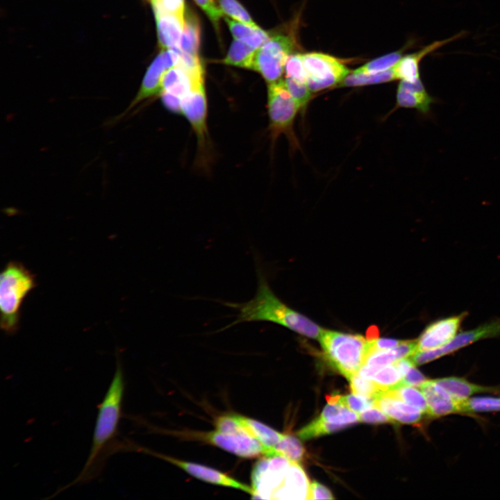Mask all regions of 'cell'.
<instances>
[{
  "label": "cell",
  "mask_w": 500,
  "mask_h": 500,
  "mask_svg": "<svg viewBox=\"0 0 500 500\" xmlns=\"http://www.w3.org/2000/svg\"><path fill=\"white\" fill-rule=\"evenodd\" d=\"M255 296L244 303L222 302L236 309L235 319L224 328L243 322H268L288 328L302 335L319 340L323 328L284 303L271 289L262 269L257 267Z\"/></svg>",
  "instance_id": "1"
},
{
  "label": "cell",
  "mask_w": 500,
  "mask_h": 500,
  "mask_svg": "<svg viewBox=\"0 0 500 500\" xmlns=\"http://www.w3.org/2000/svg\"><path fill=\"white\" fill-rule=\"evenodd\" d=\"M124 389L123 367L117 357L115 374L99 406L90 453L73 483L88 481L100 471L101 457L118 433Z\"/></svg>",
  "instance_id": "2"
},
{
  "label": "cell",
  "mask_w": 500,
  "mask_h": 500,
  "mask_svg": "<svg viewBox=\"0 0 500 500\" xmlns=\"http://www.w3.org/2000/svg\"><path fill=\"white\" fill-rule=\"evenodd\" d=\"M36 287L35 275L22 262H9L0 275L1 328L13 335L19 328L24 299Z\"/></svg>",
  "instance_id": "3"
},
{
  "label": "cell",
  "mask_w": 500,
  "mask_h": 500,
  "mask_svg": "<svg viewBox=\"0 0 500 500\" xmlns=\"http://www.w3.org/2000/svg\"><path fill=\"white\" fill-rule=\"evenodd\" d=\"M319 342L329 363L348 380L364 365L372 342L360 335L324 329Z\"/></svg>",
  "instance_id": "4"
},
{
  "label": "cell",
  "mask_w": 500,
  "mask_h": 500,
  "mask_svg": "<svg viewBox=\"0 0 500 500\" xmlns=\"http://www.w3.org/2000/svg\"><path fill=\"white\" fill-rule=\"evenodd\" d=\"M294 45L293 40L288 35L278 34L270 36L256 51L253 70L260 72L269 84L279 81Z\"/></svg>",
  "instance_id": "5"
},
{
  "label": "cell",
  "mask_w": 500,
  "mask_h": 500,
  "mask_svg": "<svg viewBox=\"0 0 500 500\" xmlns=\"http://www.w3.org/2000/svg\"><path fill=\"white\" fill-rule=\"evenodd\" d=\"M303 62L306 83L312 92L339 85L350 73L340 60L323 53H305Z\"/></svg>",
  "instance_id": "6"
},
{
  "label": "cell",
  "mask_w": 500,
  "mask_h": 500,
  "mask_svg": "<svg viewBox=\"0 0 500 500\" xmlns=\"http://www.w3.org/2000/svg\"><path fill=\"white\" fill-rule=\"evenodd\" d=\"M267 108L274 139L280 133L293 135L292 124L300 107L288 90L285 81L280 79L268 85Z\"/></svg>",
  "instance_id": "7"
},
{
  "label": "cell",
  "mask_w": 500,
  "mask_h": 500,
  "mask_svg": "<svg viewBox=\"0 0 500 500\" xmlns=\"http://www.w3.org/2000/svg\"><path fill=\"white\" fill-rule=\"evenodd\" d=\"M497 337H500V318L485 323L474 329L461 332L441 347L426 351H417L410 358L415 365H420L451 354L478 340Z\"/></svg>",
  "instance_id": "8"
},
{
  "label": "cell",
  "mask_w": 500,
  "mask_h": 500,
  "mask_svg": "<svg viewBox=\"0 0 500 500\" xmlns=\"http://www.w3.org/2000/svg\"><path fill=\"white\" fill-rule=\"evenodd\" d=\"M200 438L239 457L252 458L267 453V449L249 431L223 433L217 430L202 433Z\"/></svg>",
  "instance_id": "9"
},
{
  "label": "cell",
  "mask_w": 500,
  "mask_h": 500,
  "mask_svg": "<svg viewBox=\"0 0 500 500\" xmlns=\"http://www.w3.org/2000/svg\"><path fill=\"white\" fill-rule=\"evenodd\" d=\"M140 450L162 458L181 468L190 475L205 482L214 485L235 488L251 494L252 491L251 486L249 487V485L238 481L233 477L217 469L201 464L188 462L170 457L169 456L155 453L144 448H142Z\"/></svg>",
  "instance_id": "10"
},
{
  "label": "cell",
  "mask_w": 500,
  "mask_h": 500,
  "mask_svg": "<svg viewBox=\"0 0 500 500\" xmlns=\"http://www.w3.org/2000/svg\"><path fill=\"white\" fill-rule=\"evenodd\" d=\"M467 315L463 312L428 324L417 340V351L434 349L447 344L456 335Z\"/></svg>",
  "instance_id": "11"
},
{
  "label": "cell",
  "mask_w": 500,
  "mask_h": 500,
  "mask_svg": "<svg viewBox=\"0 0 500 500\" xmlns=\"http://www.w3.org/2000/svg\"><path fill=\"white\" fill-rule=\"evenodd\" d=\"M170 68L165 59L164 51L161 49L160 53L155 58L147 69L136 96L127 108L118 116V118L122 119L126 117L128 113L132 112V110L144 101L160 94L162 76Z\"/></svg>",
  "instance_id": "12"
},
{
  "label": "cell",
  "mask_w": 500,
  "mask_h": 500,
  "mask_svg": "<svg viewBox=\"0 0 500 500\" xmlns=\"http://www.w3.org/2000/svg\"><path fill=\"white\" fill-rule=\"evenodd\" d=\"M374 403L394 423L417 424L426 415L420 409L394 396L390 390L379 392L374 398Z\"/></svg>",
  "instance_id": "13"
},
{
  "label": "cell",
  "mask_w": 500,
  "mask_h": 500,
  "mask_svg": "<svg viewBox=\"0 0 500 500\" xmlns=\"http://www.w3.org/2000/svg\"><path fill=\"white\" fill-rule=\"evenodd\" d=\"M206 98L203 83L193 85L182 99L181 110L192 126L201 144L206 133Z\"/></svg>",
  "instance_id": "14"
},
{
  "label": "cell",
  "mask_w": 500,
  "mask_h": 500,
  "mask_svg": "<svg viewBox=\"0 0 500 500\" xmlns=\"http://www.w3.org/2000/svg\"><path fill=\"white\" fill-rule=\"evenodd\" d=\"M419 388L427 402L428 416L440 417L450 414L462 413V401L453 398L434 379H427Z\"/></svg>",
  "instance_id": "15"
},
{
  "label": "cell",
  "mask_w": 500,
  "mask_h": 500,
  "mask_svg": "<svg viewBox=\"0 0 500 500\" xmlns=\"http://www.w3.org/2000/svg\"><path fill=\"white\" fill-rule=\"evenodd\" d=\"M153 10L156 21L158 43L161 49H181L184 17L167 12L159 6L153 7Z\"/></svg>",
  "instance_id": "16"
},
{
  "label": "cell",
  "mask_w": 500,
  "mask_h": 500,
  "mask_svg": "<svg viewBox=\"0 0 500 500\" xmlns=\"http://www.w3.org/2000/svg\"><path fill=\"white\" fill-rule=\"evenodd\" d=\"M464 32H460L451 38L435 41L424 47L421 50L415 53L401 57L398 62L393 67L396 79H401L409 82H414L419 78V63L420 61L427 55L440 49L447 44L460 39L464 35Z\"/></svg>",
  "instance_id": "17"
},
{
  "label": "cell",
  "mask_w": 500,
  "mask_h": 500,
  "mask_svg": "<svg viewBox=\"0 0 500 500\" xmlns=\"http://www.w3.org/2000/svg\"><path fill=\"white\" fill-rule=\"evenodd\" d=\"M397 102L401 107L415 108L423 114H428L431 105L435 103V100L427 92L419 78L414 82H400L397 88Z\"/></svg>",
  "instance_id": "18"
},
{
  "label": "cell",
  "mask_w": 500,
  "mask_h": 500,
  "mask_svg": "<svg viewBox=\"0 0 500 500\" xmlns=\"http://www.w3.org/2000/svg\"><path fill=\"white\" fill-rule=\"evenodd\" d=\"M453 398L458 401H465L471 396L481 393H498L499 388L481 385L457 376L444 377L434 379Z\"/></svg>",
  "instance_id": "19"
},
{
  "label": "cell",
  "mask_w": 500,
  "mask_h": 500,
  "mask_svg": "<svg viewBox=\"0 0 500 500\" xmlns=\"http://www.w3.org/2000/svg\"><path fill=\"white\" fill-rule=\"evenodd\" d=\"M200 31V22L197 15L187 8L185 11L184 27L181 40V49L183 51L199 56Z\"/></svg>",
  "instance_id": "20"
},
{
  "label": "cell",
  "mask_w": 500,
  "mask_h": 500,
  "mask_svg": "<svg viewBox=\"0 0 500 500\" xmlns=\"http://www.w3.org/2000/svg\"><path fill=\"white\" fill-rule=\"evenodd\" d=\"M240 418L249 433L267 449V454L272 453L283 434L257 420L242 415Z\"/></svg>",
  "instance_id": "21"
},
{
  "label": "cell",
  "mask_w": 500,
  "mask_h": 500,
  "mask_svg": "<svg viewBox=\"0 0 500 500\" xmlns=\"http://www.w3.org/2000/svg\"><path fill=\"white\" fill-rule=\"evenodd\" d=\"M256 49L241 40H235L231 44L224 64L253 70V60Z\"/></svg>",
  "instance_id": "22"
},
{
  "label": "cell",
  "mask_w": 500,
  "mask_h": 500,
  "mask_svg": "<svg viewBox=\"0 0 500 500\" xmlns=\"http://www.w3.org/2000/svg\"><path fill=\"white\" fill-rule=\"evenodd\" d=\"M321 419L335 424L347 427L359 421L358 414L352 412L342 403L328 404L319 416Z\"/></svg>",
  "instance_id": "23"
},
{
  "label": "cell",
  "mask_w": 500,
  "mask_h": 500,
  "mask_svg": "<svg viewBox=\"0 0 500 500\" xmlns=\"http://www.w3.org/2000/svg\"><path fill=\"white\" fill-rule=\"evenodd\" d=\"M393 67L384 72L375 74H349L338 85L340 87L362 86L381 83L395 80Z\"/></svg>",
  "instance_id": "24"
},
{
  "label": "cell",
  "mask_w": 500,
  "mask_h": 500,
  "mask_svg": "<svg viewBox=\"0 0 500 500\" xmlns=\"http://www.w3.org/2000/svg\"><path fill=\"white\" fill-rule=\"evenodd\" d=\"M403 377L394 363L380 368L372 381L381 391L394 390L402 385Z\"/></svg>",
  "instance_id": "25"
},
{
  "label": "cell",
  "mask_w": 500,
  "mask_h": 500,
  "mask_svg": "<svg viewBox=\"0 0 500 500\" xmlns=\"http://www.w3.org/2000/svg\"><path fill=\"white\" fill-rule=\"evenodd\" d=\"M274 453L283 454L291 460L299 462L304 457L305 449L294 436L283 434L281 440L270 453Z\"/></svg>",
  "instance_id": "26"
},
{
  "label": "cell",
  "mask_w": 500,
  "mask_h": 500,
  "mask_svg": "<svg viewBox=\"0 0 500 500\" xmlns=\"http://www.w3.org/2000/svg\"><path fill=\"white\" fill-rule=\"evenodd\" d=\"M347 428L346 426L328 422L319 417L300 429L297 435L302 440H308L326 434H329Z\"/></svg>",
  "instance_id": "27"
},
{
  "label": "cell",
  "mask_w": 500,
  "mask_h": 500,
  "mask_svg": "<svg viewBox=\"0 0 500 500\" xmlns=\"http://www.w3.org/2000/svg\"><path fill=\"white\" fill-rule=\"evenodd\" d=\"M402 50L394 51L372 60L353 72L357 74H375L393 67L402 57Z\"/></svg>",
  "instance_id": "28"
},
{
  "label": "cell",
  "mask_w": 500,
  "mask_h": 500,
  "mask_svg": "<svg viewBox=\"0 0 500 500\" xmlns=\"http://www.w3.org/2000/svg\"><path fill=\"white\" fill-rule=\"evenodd\" d=\"M462 413L500 411V397H477L462 402Z\"/></svg>",
  "instance_id": "29"
},
{
  "label": "cell",
  "mask_w": 500,
  "mask_h": 500,
  "mask_svg": "<svg viewBox=\"0 0 500 500\" xmlns=\"http://www.w3.org/2000/svg\"><path fill=\"white\" fill-rule=\"evenodd\" d=\"M390 391L401 400L420 409L428 415L427 402L421 390H419L414 386L401 385Z\"/></svg>",
  "instance_id": "30"
},
{
  "label": "cell",
  "mask_w": 500,
  "mask_h": 500,
  "mask_svg": "<svg viewBox=\"0 0 500 500\" xmlns=\"http://www.w3.org/2000/svg\"><path fill=\"white\" fill-rule=\"evenodd\" d=\"M221 10L229 17L256 28L260 27L237 0H217Z\"/></svg>",
  "instance_id": "31"
},
{
  "label": "cell",
  "mask_w": 500,
  "mask_h": 500,
  "mask_svg": "<svg viewBox=\"0 0 500 500\" xmlns=\"http://www.w3.org/2000/svg\"><path fill=\"white\" fill-rule=\"evenodd\" d=\"M284 81L288 90L300 108H304L311 98V91L307 83L289 77H285Z\"/></svg>",
  "instance_id": "32"
},
{
  "label": "cell",
  "mask_w": 500,
  "mask_h": 500,
  "mask_svg": "<svg viewBox=\"0 0 500 500\" xmlns=\"http://www.w3.org/2000/svg\"><path fill=\"white\" fill-rule=\"evenodd\" d=\"M349 381L351 391L357 394L374 399L376 395L381 391L372 381L363 378L358 372L353 375Z\"/></svg>",
  "instance_id": "33"
},
{
  "label": "cell",
  "mask_w": 500,
  "mask_h": 500,
  "mask_svg": "<svg viewBox=\"0 0 500 500\" xmlns=\"http://www.w3.org/2000/svg\"><path fill=\"white\" fill-rule=\"evenodd\" d=\"M397 360L395 352L392 349L388 350L371 349L364 365L381 368Z\"/></svg>",
  "instance_id": "34"
},
{
  "label": "cell",
  "mask_w": 500,
  "mask_h": 500,
  "mask_svg": "<svg viewBox=\"0 0 500 500\" xmlns=\"http://www.w3.org/2000/svg\"><path fill=\"white\" fill-rule=\"evenodd\" d=\"M284 72L286 77L306 83L302 54H290L286 60Z\"/></svg>",
  "instance_id": "35"
},
{
  "label": "cell",
  "mask_w": 500,
  "mask_h": 500,
  "mask_svg": "<svg viewBox=\"0 0 500 500\" xmlns=\"http://www.w3.org/2000/svg\"><path fill=\"white\" fill-rule=\"evenodd\" d=\"M341 403L356 412H360L374 406L373 399L355 393L342 396Z\"/></svg>",
  "instance_id": "36"
},
{
  "label": "cell",
  "mask_w": 500,
  "mask_h": 500,
  "mask_svg": "<svg viewBox=\"0 0 500 500\" xmlns=\"http://www.w3.org/2000/svg\"><path fill=\"white\" fill-rule=\"evenodd\" d=\"M358 417L359 421L369 424L393 422L389 416L375 406L360 412Z\"/></svg>",
  "instance_id": "37"
},
{
  "label": "cell",
  "mask_w": 500,
  "mask_h": 500,
  "mask_svg": "<svg viewBox=\"0 0 500 500\" xmlns=\"http://www.w3.org/2000/svg\"><path fill=\"white\" fill-rule=\"evenodd\" d=\"M224 19L228 24L235 40L243 39L244 38L251 35L256 33L258 30L260 29V28H256L238 20L231 19L227 17H224Z\"/></svg>",
  "instance_id": "38"
},
{
  "label": "cell",
  "mask_w": 500,
  "mask_h": 500,
  "mask_svg": "<svg viewBox=\"0 0 500 500\" xmlns=\"http://www.w3.org/2000/svg\"><path fill=\"white\" fill-rule=\"evenodd\" d=\"M197 4L206 13L214 26L218 29L219 20L224 17L223 11L219 9L215 0H194Z\"/></svg>",
  "instance_id": "39"
},
{
  "label": "cell",
  "mask_w": 500,
  "mask_h": 500,
  "mask_svg": "<svg viewBox=\"0 0 500 500\" xmlns=\"http://www.w3.org/2000/svg\"><path fill=\"white\" fill-rule=\"evenodd\" d=\"M154 6H159L167 12L182 17L185 16L184 0H158L156 3L152 6V7Z\"/></svg>",
  "instance_id": "40"
},
{
  "label": "cell",
  "mask_w": 500,
  "mask_h": 500,
  "mask_svg": "<svg viewBox=\"0 0 500 500\" xmlns=\"http://www.w3.org/2000/svg\"><path fill=\"white\" fill-rule=\"evenodd\" d=\"M331 491L321 483L314 481L310 484L308 499H333Z\"/></svg>",
  "instance_id": "41"
},
{
  "label": "cell",
  "mask_w": 500,
  "mask_h": 500,
  "mask_svg": "<svg viewBox=\"0 0 500 500\" xmlns=\"http://www.w3.org/2000/svg\"><path fill=\"white\" fill-rule=\"evenodd\" d=\"M427 378L415 365L412 366L403 377L402 385L419 387Z\"/></svg>",
  "instance_id": "42"
},
{
  "label": "cell",
  "mask_w": 500,
  "mask_h": 500,
  "mask_svg": "<svg viewBox=\"0 0 500 500\" xmlns=\"http://www.w3.org/2000/svg\"><path fill=\"white\" fill-rule=\"evenodd\" d=\"M160 94L163 104L167 109L174 112H182V99L165 91L161 92Z\"/></svg>",
  "instance_id": "43"
},
{
  "label": "cell",
  "mask_w": 500,
  "mask_h": 500,
  "mask_svg": "<svg viewBox=\"0 0 500 500\" xmlns=\"http://www.w3.org/2000/svg\"><path fill=\"white\" fill-rule=\"evenodd\" d=\"M270 35L261 28L253 34L249 35L241 40L247 43L253 49L258 50L269 38Z\"/></svg>",
  "instance_id": "44"
},
{
  "label": "cell",
  "mask_w": 500,
  "mask_h": 500,
  "mask_svg": "<svg viewBox=\"0 0 500 500\" xmlns=\"http://www.w3.org/2000/svg\"><path fill=\"white\" fill-rule=\"evenodd\" d=\"M401 340L389 338H377L372 342L371 349L388 350L392 349L400 343Z\"/></svg>",
  "instance_id": "45"
},
{
  "label": "cell",
  "mask_w": 500,
  "mask_h": 500,
  "mask_svg": "<svg viewBox=\"0 0 500 500\" xmlns=\"http://www.w3.org/2000/svg\"><path fill=\"white\" fill-rule=\"evenodd\" d=\"M378 338L377 328H369L367 333V340L369 342H373Z\"/></svg>",
  "instance_id": "46"
},
{
  "label": "cell",
  "mask_w": 500,
  "mask_h": 500,
  "mask_svg": "<svg viewBox=\"0 0 500 500\" xmlns=\"http://www.w3.org/2000/svg\"><path fill=\"white\" fill-rule=\"evenodd\" d=\"M150 1H151V5L153 6V5H154L155 3H156L158 0H150Z\"/></svg>",
  "instance_id": "47"
}]
</instances>
